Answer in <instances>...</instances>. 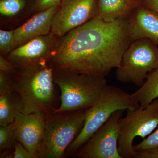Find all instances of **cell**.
<instances>
[{
	"instance_id": "6da1fadb",
	"label": "cell",
	"mask_w": 158,
	"mask_h": 158,
	"mask_svg": "<svg viewBox=\"0 0 158 158\" xmlns=\"http://www.w3.org/2000/svg\"><path fill=\"white\" fill-rule=\"evenodd\" d=\"M132 42L128 18H95L61 37L50 62L56 69L106 77L119 66Z\"/></svg>"
},
{
	"instance_id": "7a4b0ae2",
	"label": "cell",
	"mask_w": 158,
	"mask_h": 158,
	"mask_svg": "<svg viewBox=\"0 0 158 158\" xmlns=\"http://www.w3.org/2000/svg\"><path fill=\"white\" fill-rule=\"evenodd\" d=\"M17 69L14 75V89L21 98V113L48 112L58 108L60 97L54 81V68L50 61Z\"/></svg>"
},
{
	"instance_id": "3957f363",
	"label": "cell",
	"mask_w": 158,
	"mask_h": 158,
	"mask_svg": "<svg viewBox=\"0 0 158 158\" xmlns=\"http://www.w3.org/2000/svg\"><path fill=\"white\" fill-rule=\"evenodd\" d=\"M139 106L131 94L118 87L106 85L95 103L87 109L83 127L65 151V157L73 156L114 112L134 110Z\"/></svg>"
},
{
	"instance_id": "277c9868",
	"label": "cell",
	"mask_w": 158,
	"mask_h": 158,
	"mask_svg": "<svg viewBox=\"0 0 158 158\" xmlns=\"http://www.w3.org/2000/svg\"><path fill=\"white\" fill-rule=\"evenodd\" d=\"M54 81L60 90V106L54 112L87 109L98 100L108 85L105 77L54 69Z\"/></svg>"
},
{
	"instance_id": "5b68a950",
	"label": "cell",
	"mask_w": 158,
	"mask_h": 158,
	"mask_svg": "<svg viewBox=\"0 0 158 158\" xmlns=\"http://www.w3.org/2000/svg\"><path fill=\"white\" fill-rule=\"evenodd\" d=\"M87 109L47 112L45 132L37 153L38 158H65V151L83 127Z\"/></svg>"
},
{
	"instance_id": "8992f818",
	"label": "cell",
	"mask_w": 158,
	"mask_h": 158,
	"mask_svg": "<svg viewBox=\"0 0 158 158\" xmlns=\"http://www.w3.org/2000/svg\"><path fill=\"white\" fill-rule=\"evenodd\" d=\"M158 67V46L147 38L137 40L131 43L123 55L116 68V79L140 87Z\"/></svg>"
},
{
	"instance_id": "52a82bcc",
	"label": "cell",
	"mask_w": 158,
	"mask_h": 158,
	"mask_svg": "<svg viewBox=\"0 0 158 158\" xmlns=\"http://www.w3.org/2000/svg\"><path fill=\"white\" fill-rule=\"evenodd\" d=\"M158 126V98L145 107L127 110L126 116L118 123V149L121 158H135L134 139L137 137L144 139Z\"/></svg>"
},
{
	"instance_id": "ba28073f",
	"label": "cell",
	"mask_w": 158,
	"mask_h": 158,
	"mask_svg": "<svg viewBox=\"0 0 158 158\" xmlns=\"http://www.w3.org/2000/svg\"><path fill=\"white\" fill-rule=\"evenodd\" d=\"M123 110H118L73 156L78 158H121L118 152V123Z\"/></svg>"
},
{
	"instance_id": "9c48e42d",
	"label": "cell",
	"mask_w": 158,
	"mask_h": 158,
	"mask_svg": "<svg viewBox=\"0 0 158 158\" xmlns=\"http://www.w3.org/2000/svg\"><path fill=\"white\" fill-rule=\"evenodd\" d=\"M98 0H62L54 15L51 33L61 37L97 17Z\"/></svg>"
},
{
	"instance_id": "30bf717a",
	"label": "cell",
	"mask_w": 158,
	"mask_h": 158,
	"mask_svg": "<svg viewBox=\"0 0 158 158\" xmlns=\"http://www.w3.org/2000/svg\"><path fill=\"white\" fill-rule=\"evenodd\" d=\"M60 38L51 32L39 36L15 48L6 58L17 69L50 61Z\"/></svg>"
},
{
	"instance_id": "8fae6325",
	"label": "cell",
	"mask_w": 158,
	"mask_h": 158,
	"mask_svg": "<svg viewBox=\"0 0 158 158\" xmlns=\"http://www.w3.org/2000/svg\"><path fill=\"white\" fill-rule=\"evenodd\" d=\"M47 112L18 113L14 123L15 139L30 152L37 154L45 132Z\"/></svg>"
},
{
	"instance_id": "7c38bea8",
	"label": "cell",
	"mask_w": 158,
	"mask_h": 158,
	"mask_svg": "<svg viewBox=\"0 0 158 158\" xmlns=\"http://www.w3.org/2000/svg\"><path fill=\"white\" fill-rule=\"evenodd\" d=\"M59 5L35 13L26 23L14 30L15 48L34 38L50 34L53 19Z\"/></svg>"
},
{
	"instance_id": "4fadbf2b",
	"label": "cell",
	"mask_w": 158,
	"mask_h": 158,
	"mask_svg": "<svg viewBox=\"0 0 158 158\" xmlns=\"http://www.w3.org/2000/svg\"><path fill=\"white\" fill-rule=\"evenodd\" d=\"M128 21L133 41L147 38L158 46V13L141 4L132 12Z\"/></svg>"
},
{
	"instance_id": "5bb4252c",
	"label": "cell",
	"mask_w": 158,
	"mask_h": 158,
	"mask_svg": "<svg viewBox=\"0 0 158 158\" xmlns=\"http://www.w3.org/2000/svg\"><path fill=\"white\" fill-rule=\"evenodd\" d=\"M97 18L112 21L129 17L135 9L141 5L132 0H98Z\"/></svg>"
},
{
	"instance_id": "9a60e30c",
	"label": "cell",
	"mask_w": 158,
	"mask_h": 158,
	"mask_svg": "<svg viewBox=\"0 0 158 158\" xmlns=\"http://www.w3.org/2000/svg\"><path fill=\"white\" fill-rule=\"evenodd\" d=\"M22 107L21 98L16 91L0 96V126L14 123Z\"/></svg>"
},
{
	"instance_id": "2e32d148",
	"label": "cell",
	"mask_w": 158,
	"mask_h": 158,
	"mask_svg": "<svg viewBox=\"0 0 158 158\" xmlns=\"http://www.w3.org/2000/svg\"><path fill=\"white\" fill-rule=\"evenodd\" d=\"M131 95L141 108L145 107L158 98V67L148 75L144 84Z\"/></svg>"
},
{
	"instance_id": "e0dca14e",
	"label": "cell",
	"mask_w": 158,
	"mask_h": 158,
	"mask_svg": "<svg viewBox=\"0 0 158 158\" xmlns=\"http://www.w3.org/2000/svg\"><path fill=\"white\" fill-rule=\"evenodd\" d=\"M28 0H0V14L5 18L17 17L25 9Z\"/></svg>"
},
{
	"instance_id": "ac0fdd59",
	"label": "cell",
	"mask_w": 158,
	"mask_h": 158,
	"mask_svg": "<svg viewBox=\"0 0 158 158\" xmlns=\"http://www.w3.org/2000/svg\"><path fill=\"white\" fill-rule=\"evenodd\" d=\"M16 140L13 123L6 127L0 126V152L13 150Z\"/></svg>"
},
{
	"instance_id": "d6986e66",
	"label": "cell",
	"mask_w": 158,
	"mask_h": 158,
	"mask_svg": "<svg viewBox=\"0 0 158 158\" xmlns=\"http://www.w3.org/2000/svg\"><path fill=\"white\" fill-rule=\"evenodd\" d=\"M14 30L0 31V53L6 57L15 49Z\"/></svg>"
},
{
	"instance_id": "ffe728a7",
	"label": "cell",
	"mask_w": 158,
	"mask_h": 158,
	"mask_svg": "<svg viewBox=\"0 0 158 158\" xmlns=\"http://www.w3.org/2000/svg\"><path fill=\"white\" fill-rule=\"evenodd\" d=\"M136 152L142 151L158 147V126L154 131L139 144L134 145Z\"/></svg>"
},
{
	"instance_id": "44dd1931",
	"label": "cell",
	"mask_w": 158,
	"mask_h": 158,
	"mask_svg": "<svg viewBox=\"0 0 158 158\" xmlns=\"http://www.w3.org/2000/svg\"><path fill=\"white\" fill-rule=\"evenodd\" d=\"M14 75L0 71V96L14 91Z\"/></svg>"
},
{
	"instance_id": "7402d4cb",
	"label": "cell",
	"mask_w": 158,
	"mask_h": 158,
	"mask_svg": "<svg viewBox=\"0 0 158 158\" xmlns=\"http://www.w3.org/2000/svg\"><path fill=\"white\" fill-rule=\"evenodd\" d=\"M61 1L62 0H34L31 10L35 14L60 4Z\"/></svg>"
},
{
	"instance_id": "603a6c76",
	"label": "cell",
	"mask_w": 158,
	"mask_h": 158,
	"mask_svg": "<svg viewBox=\"0 0 158 158\" xmlns=\"http://www.w3.org/2000/svg\"><path fill=\"white\" fill-rule=\"evenodd\" d=\"M13 158H38L37 154L30 152L16 140L14 144Z\"/></svg>"
},
{
	"instance_id": "cb8c5ba5",
	"label": "cell",
	"mask_w": 158,
	"mask_h": 158,
	"mask_svg": "<svg viewBox=\"0 0 158 158\" xmlns=\"http://www.w3.org/2000/svg\"><path fill=\"white\" fill-rule=\"evenodd\" d=\"M0 71L14 75L17 73V69L9 62L6 57L0 56Z\"/></svg>"
},
{
	"instance_id": "d4e9b609",
	"label": "cell",
	"mask_w": 158,
	"mask_h": 158,
	"mask_svg": "<svg viewBox=\"0 0 158 158\" xmlns=\"http://www.w3.org/2000/svg\"><path fill=\"white\" fill-rule=\"evenodd\" d=\"M135 158H158V147L136 152Z\"/></svg>"
},
{
	"instance_id": "484cf974",
	"label": "cell",
	"mask_w": 158,
	"mask_h": 158,
	"mask_svg": "<svg viewBox=\"0 0 158 158\" xmlns=\"http://www.w3.org/2000/svg\"><path fill=\"white\" fill-rule=\"evenodd\" d=\"M141 4L158 13V0H144Z\"/></svg>"
},
{
	"instance_id": "4316f807",
	"label": "cell",
	"mask_w": 158,
	"mask_h": 158,
	"mask_svg": "<svg viewBox=\"0 0 158 158\" xmlns=\"http://www.w3.org/2000/svg\"><path fill=\"white\" fill-rule=\"evenodd\" d=\"M132 1L136 3V4L141 5L144 0H132Z\"/></svg>"
}]
</instances>
